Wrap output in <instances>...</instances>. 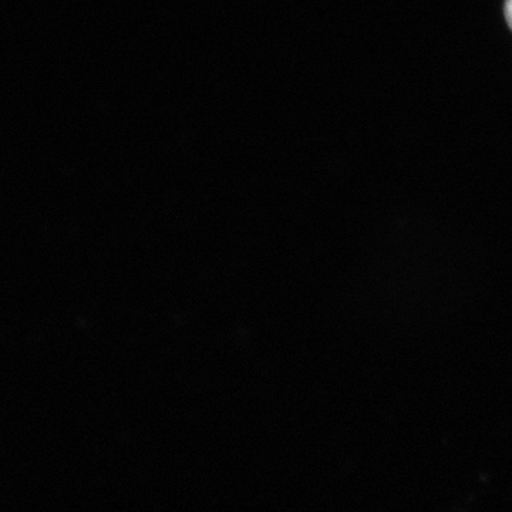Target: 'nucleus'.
<instances>
[{
    "mask_svg": "<svg viewBox=\"0 0 512 512\" xmlns=\"http://www.w3.org/2000/svg\"><path fill=\"white\" fill-rule=\"evenodd\" d=\"M505 19H507L508 26H510L512 30V0H507L505 2Z\"/></svg>",
    "mask_w": 512,
    "mask_h": 512,
    "instance_id": "obj_1",
    "label": "nucleus"
}]
</instances>
